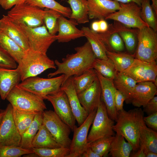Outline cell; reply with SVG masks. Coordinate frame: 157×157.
Instances as JSON below:
<instances>
[{
  "label": "cell",
  "instance_id": "obj_7",
  "mask_svg": "<svg viewBox=\"0 0 157 157\" xmlns=\"http://www.w3.org/2000/svg\"><path fill=\"white\" fill-rule=\"evenodd\" d=\"M44 9L24 3L14 6L7 15L17 23L33 28L44 24Z\"/></svg>",
  "mask_w": 157,
  "mask_h": 157
},
{
  "label": "cell",
  "instance_id": "obj_41",
  "mask_svg": "<svg viewBox=\"0 0 157 157\" xmlns=\"http://www.w3.org/2000/svg\"><path fill=\"white\" fill-rule=\"evenodd\" d=\"M32 150L40 157H67L70 149L61 147L55 148H33Z\"/></svg>",
  "mask_w": 157,
  "mask_h": 157
},
{
  "label": "cell",
  "instance_id": "obj_45",
  "mask_svg": "<svg viewBox=\"0 0 157 157\" xmlns=\"http://www.w3.org/2000/svg\"><path fill=\"white\" fill-rule=\"evenodd\" d=\"M143 110L148 115L157 112V97L154 96L143 107Z\"/></svg>",
  "mask_w": 157,
  "mask_h": 157
},
{
  "label": "cell",
  "instance_id": "obj_51",
  "mask_svg": "<svg viewBox=\"0 0 157 157\" xmlns=\"http://www.w3.org/2000/svg\"><path fill=\"white\" fill-rule=\"evenodd\" d=\"M115 1L119 3H127L131 2H134L140 6L141 3L143 0H111Z\"/></svg>",
  "mask_w": 157,
  "mask_h": 157
},
{
  "label": "cell",
  "instance_id": "obj_8",
  "mask_svg": "<svg viewBox=\"0 0 157 157\" xmlns=\"http://www.w3.org/2000/svg\"><path fill=\"white\" fill-rule=\"evenodd\" d=\"M43 124L53 138L61 147L69 148L72 140L69 138L71 130L54 111L46 110L42 113Z\"/></svg>",
  "mask_w": 157,
  "mask_h": 157
},
{
  "label": "cell",
  "instance_id": "obj_14",
  "mask_svg": "<svg viewBox=\"0 0 157 157\" xmlns=\"http://www.w3.org/2000/svg\"><path fill=\"white\" fill-rule=\"evenodd\" d=\"M45 99L51 103L55 112L73 131L76 120L65 92L60 89L58 92L47 96Z\"/></svg>",
  "mask_w": 157,
  "mask_h": 157
},
{
  "label": "cell",
  "instance_id": "obj_22",
  "mask_svg": "<svg viewBox=\"0 0 157 157\" xmlns=\"http://www.w3.org/2000/svg\"><path fill=\"white\" fill-rule=\"evenodd\" d=\"M157 93V86L153 82H138L134 88L131 103L134 106L143 107Z\"/></svg>",
  "mask_w": 157,
  "mask_h": 157
},
{
  "label": "cell",
  "instance_id": "obj_15",
  "mask_svg": "<svg viewBox=\"0 0 157 157\" xmlns=\"http://www.w3.org/2000/svg\"><path fill=\"white\" fill-rule=\"evenodd\" d=\"M137 83L154 81L157 76L156 61L148 62L135 58L131 65L122 72Z\"/></svg>",
  "mask_w": 157,
  "mask_h": 157
},
{
  "label": "cell",
  "instance_id": "obj_55",
  "mask_svg": "<svg viewBox=\"0 0 157 157\" xmlns=\"http://www.w3.org/2000/svg\"><path fill=\"white\" fill-rule=\"evenodd\" d=\"M23 157H37L38 156L34 152L26 154L23 155Z\"/></svg>",
  "mask_w": 157,
  "mask_h": 157
},
{
  "label": "cell",
  "instance_id": "obj_36",
  "mask_svg": "<svg viewBox=\"0 0 157 157\" xmlns=\"http://www.w3.org/2000/svg\"><path fill=\"white\" fill-rule=\"evenodd\" d=\"M37 113L19 110L13 107L14 120L21 135L30 126Z\"/></svg>",
  "mask_w": 157,
  "mask_h": 157
},
{
  "label": "cell",
  "instance_id": "obj_42",
  "mask_svg": "<svg viewBox=\"0 0 157 157\" xmlns=\"http://www.w3.org/2000/svg\"><path fill=\"white\" fill-rule=\"evenodd\" d=\"M34 152L32 149L21 146H6L0 144V157H19Z\"/></svg>",
  "mask_w": 157,
  "mask_h": 157
},
{
  "label": "cell",
  "instance_id": "obj_31",
  "mask_svg": "<svg viewBox=\"0 0 157 157\" xmlns=\"http://www.w3.org/2000/svg\"><path fill=\"white\" fill-rule=\"evenodd\" d=\"M133 151L130 144L122 135L116 133L111 144L108 156L112 157H129Z\"/></svg>",
  "mask_w": 157,
  "mask_h": 157
},
{
  "label": "cell",
  "instance_id": "obj_40",
  "mask_svg": "<svg viewBox=\"0 0 157 157\" xmlns=\"http://www.w3.org/2000/svg\"><path fill=\"white\" fill-rule=\"evenodd\" d=\"M43 22L48 32L52 35H56L58 32V19L61 15L54 10L45 8Z\"/></svg>",
  "mask_w": 157,
  "mask_h": 157
},
{
  "label": "cell",
  "instance_id": "obj_47",
  "mask_svg": "<svg viewBox=\"0 0 157 157\" xmlns=\"http://www.w3.org/2000/svg\"><path fill=\"white\" fill-rule=\"evenodd\" d=\"M26 0H0V5L3 9H11L14 6L25 3Z\"/></svg>",
  "mask_w": 157,
  "mask_h": 157
},
{
  "label": "cell",
  "instance_id": "obj_23",
  "mask_svg": "<svg viewBox=\"0 0 157 157\" xmlns=\"http://www.w3.org/2000/svg\"><path fill=\"white\" fill-rule=\"evenodd\" d=\"M21 81L19 70L15 69L0 68V95L5 100L11 90L17 86Z\"/></svg>",
  "mask_w": 157,
  "mask_h": 157
},
{
  "label": "cell",
  "instance_id": "obj_21",
  "mask_svg": "<svg viewBox=\"0 0 157 157\" xmlns=\"http://www.w3.org/2000/svg\"><path fill=\"white\" fill-rule=\"evenodd\" d=\"M58 34L56 40L59 42H67L84 37L83 31L76 27L78 24L74 20L67 19L61 15L58 19Z\"/></svg>",
  "mask_w": 157,
  "mask_h": 157
},
{
  "label": "cell",
  "instance_id": "obj_50",
  "mask_svg": "<svg viewBox=\"0 0 157 157\" xmlns=\"http://www.w3.org/2000/svg\"><path fill=\"white\" fill-rule=\"evenodd\" d=\"M129 157H145V154L143 149L140 148L135 151H132Z\"/></svg>",
  "mask_w": 157,
  "mask_h": 157
},
{
  "label": "cell",
  "instance_id": "obj_52",
  "mask_svg": "<svg viewBox=\"0 0 157 157\" xmlns=\"http://www.w3.org/2000/svg\"><path fill=\"white\" fill-rule=\"evenodd\" d=\"M90 29L94 32L97 33H99L98 20L94 21L92 23Z\"/></svg>",
  "mask_w": 157,
  "mask_h": 157
},
{
  "label": "cell",
  "instance_id": "obj_4",
  "mask_svg": "<svg viewBox=\"0 0 157 157\" xmlns=\"http://www.w3.org/2000/svg\"><path fill=\"white\" fill-rule=\"evenodd\" d=\"M6 99L13 108L19 110L38 113L47 109L42 98L17 86L10 92Z\"/></svg>",
  "mask_w": 157,
  "mask_h": 157
},
{
  "label": "cell",
  "instance_id": "obj_37",
  "mask_svg": "<svg viewBox=\"0 0 157 157\" xmlns=\"http://www.w3.org/2000/svg\"><path fill=\"white\" fill-rule=\"evenodd\" d=\"M92 68L104 77L112 80L114 79L117 72L113 63L109 58L105 60L96 58Z\"/></svg>",
  "mask_w": 157,
  "mask_h": 157
},
{
  "label": "cell",
  "instance_id": "obj_54",
  "mask_svg": "<svg viewBox=\"0 0 157 157\" xmlns=\"http://www.w3.org/2000/svg\"><path fill=\"white\" fill-rule=\"evenodd\" d=\"M157 153L152 151H149L147 153L145 157H157Z\"/></svg>",
  "mask_w": 157,
  "mask_h": 157
},
{
  "label": "cell",
  "instance_id": "obj_38",
  "mask_svg": "<svg viewBox=\"0 0 157 157\" xmlns=\"http://www.w3.org/2000/svg\"><path fill=\"white\" fill-rule=\"evenodd\" d=\"M140 16L148 26L157 31V16L150 3V0H143L141 6Z\"/></svg>",
  "mask_w": 157,
  "mask_h": 157
},
{
  "label": "cell",
  "instance_id": "obj_46",
  "mask_svg": "<svg viewBox=\"0 0 157 157\" xmlns=\"http://www.w3.org/2000/svg\"><path fill=\"white\" fill-rule=\"evenodd\" d=\"M126 100L125 96L120 91L116 89L114 96V104L117 111L123 109V104Z\"/></svg>",
  "mask_w": 157,
  "mask_h": 157
},
{
  "label": "cell",
  "instance_id": "obj_56",
  "mask_svg": "<svg viewBox=\"0 0 157 157\" xmlns=\"http://www.w3.org/2000/svg\"><path fill=\"white\" fill-rule=\"evenodd\" d=\"M5 112V110L0 109V124L3 118Z\"/></svg>",
  "mask_w": 157,
  "mask_h": 157
},
{
  "label": "cell",
  "instance_id": "obj_25",
  "mask_svg": "<svg viewBox=\"0 0 157 157\" xmlns=\"http://www.w3.org/2000/svg\"><path fill=\"white\" fill-rule=\"evenodd\" d=\"M140 148L143 149L145 155L149 151L157 153V131L147 127L144 120L140 126Z\"/></svg>",
  "mask_w": 157,
  "mask_h": 157
},
{
  "label": "cell",
  "instance_id": "obj_48",
  "mask_svg": "<svg viewBox=\"0 0 157 157\" xmlns=\"http://www.w3.org/2000/svg\"><path fill=\"white\" fill-rule=\"evenodd\" d=\"M99 33L104 32L106 31L108 27V25L105 19H100L98 20Z\"/></svg>",
  "mask_w": 157,
  "mask_h": 157
},
{
  "label": "cell",
  "instance_id": "obj_5",
  "mask_svg": "<svg viewBox=\"0 0 157 157\" xmlns=\"http://www.w3.org/2000/svg\"><path fill=\"white\" fill-rule=\"evenodd\" d=\"M137 44L134 57L148 62H156L157 58V33L145 26L137 29Z\"/></svg>",
  "mask_w": 157,
  "mask_h": 157
},
{
  "label": "cell",
  "instance_id": "obj_6",
  "mask_svg": "<svg viewBox=\"0 0 157 157\" xmlns=\"http://www.w3.org/2000/svg\"><path fill=\"white\" fill-rule=\"evenodd\" d=\"M64 75L53 78H43L37 76L26 78L19 83L18 87L31 92L45 99L49 94L55 93L60 90Z\"/></svg>",
  "mask_w": 157,
  "mask_h": 157
},
{
  "label": "cell",
  "instance_id": "obj_2",
  "mask_svg": "<svg viewBox=\"0 0 157 157\" xmlns=\"http://www.w3.org/2000/svg\"><path fill=\"white\" fill-rule=\"evenodd\" d=\"M144 112L140 108L117 111L116 123L113 129L116 133L122 135L131 146L133 151L140 148V126L143 121Z\"/></svg>",
  "mask_w": 157,
  "mask_h": 157
},
{
  "label": "cell",
  "instance_id": "obj_33",
  "mask_svg": "<svg viewBox=\"0 0 157 157\" xmlns=\"http://www.w3.org/2000/svg\"><path fill=\"white\" fill-rule=\"evenodd\" d=\"M107 57L113 63L117 72H122L128 68L133 62V54L126 52L107 51Z\"/></svg>",
  "mask_w": 157,
  "mask_h": 157
},
{
  "label": "cell",
  "instance_id": "obj_16",
  "mask_svg": "<svg viewBox=\"0 0 157 157\" xmlns=\"http://www.w3.org/2000/svg\"><path fill=\"white\" fill-rule=\"evenodd\" d=\"M77 95L80 103L88 114L97 110L102 99L101 88L98 77L90 87Z\"/></svg>",
  "mask_w": 157,
  "mask_h": 157
},
{
  "label": "cell",
  "instance_id": "obj_27",
  "mask_svg": "<svg viewBox=\"0 0 157 157\" xmlns=\"http://www.w3.org/2000/svg\"><path fill=\"white\" fill-rule=\"evenodd\" d=\"M90 43L96 58L106 60L108 58L107 51L104 44L99 38L97 33L87 27L83 26L81 29Z\"/></svg>",
  "mask_w": 157,
  "mask_h": 157
},
{
  "label": "cell",
  "instance_id": "obj_43",
  "mask_svg": "<svg viewBox=\"0 0 157 157\" xmlns=\"http://www.w3.org/2000/svg\"><path fill=\"white\" fill-rule=\"evenodd\" d=\"M17 63L14 59L0 46V68L16 69L18 65Z\"/></svg>",
  "mask_w": 157,
  "mask_h": 157
},
{
  "label": "cell",
  "instance_id": "obj_28",
  "mask_svg": "<svg viewBox=\"0 0 157 157\" xmlns=\"http://www.w3.org/2000/svg\"><path fill=\"white\" fill-rule=\"evenodd\" d=\"M67 2L71 8L70 19L75 20L78 24L89 22L86 0H68Z\"/></svg>",
  "mask_w": 157,
  "mask_h": 157
},
{
  "label": "cell",
  "instance_id": "obj_58",
  "mask_svg": "<svg viewBox=\"0 0 157 157\" xmlns=\"http://www.w3.org/2000/svg\"></svg>",
  "mask_w": 157,
  "mask_h": 157
},
{
  "label": "cell",
  "instance_id": "obj_1",
  "mask_svg": "<svg viewBox=\"0 0 157 157\" xmlns=\"http://www.w3.org/2000/svg\"><path fill=\"white\" fill-rule=\"evenodd\" d=\"M75 50V53L67 54L62 59V62L55 60L57 69L49 74L48 78L63 74L65 76L63 84L70 77L79 76L92 68L96 57L89 42L87 41L83 45L76 47Z\"/></svg>",
  "mask_w": 157,
  "mask_h": 157
},
{
  "label": "cell",
  "instance_id": "obj_3",
  "mask_svg": "<svg viewBox=\"0 0 157 157\" xmlns=\"http://www.w3.org/2000/svg\"><path fill=\"white\" fill-rule=\"evenodd\" d=\"M17 68L21 76V80L37 76L49 69H56V66L54 61L50 59L47 54L29 49L25 53Z\"/></svg>",
  "mask_w": 157,
  "mask_h": 157
},
{
  "label": "cell",
  "instance_id": "obj_17",
  "mask_svg": "<svg viewBox=\"0 0 157 157\" xmlns=\"http://www.w3.org/2000/svg\"><path fill=\"white\" fill-rule=\"evenodd\" d=\"M0 31L15 42L24 51L29 49L25 34L19 25L7 15L0 19Z\"/></svg>",
  "mask_w": 157,
  "mask_h": 157
},
{
  "label": "cell",
  "instance_id": "obj_24",
  "mask_svg": "<svg viewBox=\"0 0 157 157\" xmlns=\"http://www.w3.org/2000/svg\"><path fill=\"white\" fill-rule=\"evenodd\" d=\"M137 83L133 78L123 73L118 72L113 80L115 88L125 96V101L127 104L131 102L133 91Z\"/></svg>",
  "mask_w": 157,
  "mask_h": 157
},
{
  "label": "cell",
  "instance_id": "obj_10",
  "mask_svg": "<svg viewBox=\"0 0 157 157\" xmlns=\"http://www.w3.org/2000/svg\"><path fill=\"white\" fill-rule=\"evenodd\" d=\"M119 3V10L110 15L105 20H114L129 28L140 29L149 27L141 18L140 6L133 2Z\"/></svg>",
  "mask_w": 157,
  "mask_h": 157
},
{
  "label": "cell",
  "instance_id": "obj_39",
  "mask_svg": "<svg viewBox=\"0 0 157 157\" xmlns=\"http://www.w3.org/2000/svg\"><path fill=\"white\" fill-rule=\"evenodd\" d=\"M115 136L106 137L98 139L89 143V147L100 157L107 156H108L111 144Z\"/></svg>",
  "mask_w": 157,
  "mask_h": 157
},
{
  "label": "cell",
  "instance_id": "obj_32",
  "mask_svg": "<svg viewBox=\"0 0 157 157\" xmlns=\"http://www.w3.org/2000/svg\"><path fill=\"white\" fill-rule=\"evenodd\" d=\"M0 46L6 51L18 64L25 51L5 34L0 31Z\"/></svg>",
  "mask_w": 157,
  "mask_h": 157
},
{
  "label": "cell",
  "instance_id": "obj_13",
  "mask_svg": "<svg viewBox=\"0 0 157 157\" xmlns=\"http://www.w3.org/2000/svg\"><path fill=\"white\" fill-rule=\"evenodd\" d=\"M0 124V144L6 146H20L21 135L15 123L13 107L8 104Z\"/></svg>",
  "mask_w": 157,
  "mask_h": 157
},
{
  "label": "cell",
  "instance_id": "obj_53",
  "mask_svg": "<svg viewBox=\"0 0 157 157\" xmlns=\"http://www.w3.org/2000/svg\"><path fill=\"white\" fill-rule=\"evenodd\" d=\"M152 4L151 5L155 13L157 15V0H151Z\"/></svg>",
  "mask_w": 157,
  "mask_h": 157
},
{
  "label": "cell",
  "instance_id": "obj_35",
  "mask_svg": "<svg viewBox=\"0 0 157 157\" xmlns=\"http://www.w3.org/2000/svg\"><path fill=\"white\" fill-rule=\"evenodd\" d=\"M25 3L41 8H46L55 10L64 17L70 18L71 9L61 5L55 0H26Z\"/></svg>",
  "mask_w": 157,
  "mask_h": 157
},
{
  "label": "cell",
  "instance_id": "obj_26",
  "mask_svg": "<svg viewBox=\"0 0 157 157\" xmlns=\"http://www.w3.org/2000/svg\"><path fill=\"white\" fill-rule=\"evenodd\" d=\"M114 21L112 24L114 30L122 38L129 53L132 54L137 47V29H135L126 27L119 22Z\"/></svg>",
  "mask_w": 157,
  "mask_h": 157
},
{
  "label": "cell",
  "instance_id": "obj_9",
  "mask_svg": "<svg viewBox=\"0 0 157 157\" xmlns=\"http://www.w3.org/2000/svg\"><path fill=\"white\" fill-rule=\"evenodd\" d=\"M17 24L25 34L29 49L47 54L49 47L56 40V35L50 34L44 24L36 27L30 28L23 24Z\"/></svg>",
  "mask_w": 157,
  "mask_h": 157
},
{
  "label": "cell",
  "instance_id": "obj_30",
  "mask_svg": "<svg viewBox=\"0 0 157 157\" xmlns=\"http://www.w3.org/2000/svg\"><path fill=\"white\" fill-rule=\"evenodd\" d=\"M42 113L36 114L31 124L21 135L20 146L26 149H32L33 140L42 124Z\"/></svg>",
  "mask_w": 157,
  "mask_h": 157
},
{
  "label": "cell",
  "instance_id": "obj_20",
  "mask_svg": "<svg viewBox=\"0 0 157 157\" xmlns=\"http://www.w3.org/2000/svg\"><path fill=\"white\" fill-rule=\"evenodd\" d=\"M100 84L103 101L106 106L108 114L112 120L115 121L117 112L114 104V96L116 90L113 80L103 76L95 70Z\"/></svg>",
  "mask_w": 157,
  "mask_h": 157
},
{
  "label": "cell",
  "instance_id": "obj_57",
  "mask_svg": "<svg viewBox=\"0 0 157 157\" xmlns=\"http://www.w3.org/2000/svg\"></svg>",
  "mask_w": 157,
  "mask_h": 157
},
{
  "label": "cell",
  "instance_id": "obj_29",
  "mask_svg": "<svg viewBox=\"0 0 157 157\" xmlns=\"http://www.w3.org/2000/svg\"><path fill=\"white\" fill-rule=\"evenodd\" d=\"M33 148H55L61 147L42 124L40 126L32 142Z\"/></svg>",
  "mask_w": 157,
  "mask_h": 157
},
{
  "label": "cell",
  "instance_id": "obj_11",
  "mask_svg": "<svg viewBox=\"0 0 157 157\" xmlns=\"http://www.w3.org/2000/svg\"><path fill=\"white\" fill-rule=\"evenodd\" d=\"M92 124L91 129L87 137L88 143L101 138L115 135L113 129L115 122L109 117L103 100L97 109Z\"/></svg>",
  "mask_w": 157,
  "mask_h": 157
},
{
  "label": "cell",
  "instance_id": "obj_49",
  "mask_svg": "<svg viewBox=\"0 0 157 157\" xmlns=\"http://www.w3.org/2000/svg\"><path fill=\"white\" fill-rule=\"evenodd\" d=\"M83 157H100L96 153L93 151L89 147L86 151L81 155Z\"/></svg>",
  "mask_w": 157,
  "mask_h": 157
},
{
  "label": "cell",
  "instance_id": "obj_18",
  "mask_svg": "<svg viewBox=\"0 0 157 157\" xmlns=\"http://www.w3.org/2000/svg\"><path fill=\"white\" fill-rule=\"evenodd\" d=\"M89 19H105L117 11L119 3L111 0H86Z\"/></svg>",
  "mask_w": 157,
  "mask_h": 157
},
{
  "label": "cell",
  "instance_id": "obj_19",
  "mask_svg": "<svg viewBox=\"0 0 157 157\" xmlns=\"http://www.w3.org/2000/svg\"><path fill=\"white\" fill-rule=\"evenodd\" d=\"M60 89L66 94L73 114L78 126L85 120L89 114L79 101L73 84L72 76L67 79L61 85Z\"/></svg>",
  "mask_w": 157,
  "mask_h": 157
},
{
  "label": "cell",
  "instance_id": "obj_34",
  "mask_svg": "<svg viewBox=\"0 0 157 157\" xmlns=\"http://www.w3.org/2000/svg\"><path fill=\"white\" fill-rule=\"evenodd\" d=\"M97 77L95 70L90 68L78 76H72L74 88L77 94L90 87Z\"/></svg>",
  "mask_w": 157,
  "mask_h": 157
},
{
  "label": "cell",
  "instance_id": "obj_12",
  "mask_svg": "<svg viewBox=\"0 0 157 157\" xmlns=\"http://www.w3.org/2000/svg\"><path fill=\"white\" fill-rule=\"evenodd\" d=\"M95 110L90 113L84 122L78 127H74L73 136L70 146V152L67 157H81L89 146L87 141L88 134L96 113Z\"/></svg>",
  "mask_w": 157,
  "mask_h": 157
},
{
  "label": "cell",
  "instance_id": "obj_44",
  "mask_svg": "<svg viewBox=\"0 0 157 157\" xmlns=\"http://www.w3.org/2000/svg\"><path fill=\"white\" fill-rule=\"evenodd\" d=\"M143 119L146 125L150 129L157 131V112L147 117H144Z\"/></svg>",
  "mask_w": 157,
  "mask_h": 157
}]
</instances>
